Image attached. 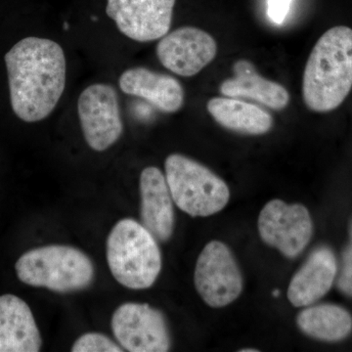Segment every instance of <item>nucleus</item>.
Masks as SVG:
<instances>
[{"instance_id": "obj_1", "label": "nucleus", "mask_w": 352, "mask_h": 352, "mask_svg": "<svg viewBox=\"0 0 352 352\" xmlns=\"http://www.w3.org/2000/svg\"><path fill=\"white\" fill-rule=\"evenodd\" d=\"M4 59L14 113L25 122L46 119L66 87L63 48L51 39L31 36L16 43Z\"/></svg>"}, {"instance_id": "obj_2", "label": "nucleus", "mask_w": 352, "mask_h": 352, "mask_svg": "<svg viewBox=\"0 0 352 352\" xmlns=\"http://www.w3.org/2000/svg\"><path fill=\"white\" fill-rule=\"evenodd\" d=\"M352 88V30H328L310 53L302 80V97L309 110L327 113L346 100Z\"/></svg>"}, {"instance_id": "obj_3", "label": "nucleus", "mask_w": 352, "mask_h": 352, "mask_svg": "<svg viewBox=\"0 0 352 352\" xmlns=\"http://www.w3.org/2000/svg\"><path fill=\"white\" fill-rule=\"evenodd\" d=\"M107 261L111 273L126 288L152 287L162 270L157 241L136 220H120L107 239Z\"/></svg>"}, {"instance_id": "obj_4", "label": "nucleus", "mask_w": 352, "mask_h": 352, "mask_svg": "<svg viewBox=\"0 0 352 352\" xmlns=\"http://www.w3.org/2000/svg\"><path fill=\"white\" fill-rule=\"evenodd\" d=\"M21 282L57 293L88 288L94 282V263L87 254L64 245H50L25 252L15 264Z\"/></svg>"}, {"instance_id": "obj_5", "label": "nucleus", "mask_w": 352, "mask_h": 352, "mask_svg": "<svg viewBox=\"0 0 352 352\" xmlns=\"http://www.w3.org/2000/svg\"><path fill=\"white\" fill-rule=\"evenodd\" d=\"M166 182L173 201L191 217H210L223 210L230 198L228 186L207 166L180 154L166 157Z\"/></svg>"}, {"instance_id": "obj_6", "label": "nucleus", "mask_w": 352, "mask_h": 352, "mask_svg": "<svg viewBox=\"0 0 352 352\" xmlns=\"http://www.w3.org/2000/svg\"><path fill=\"white\" fill-rule=\"evenodd\" d=\"M194 283L208 307H224L239 298L243 278L232 252L219 241L208 243L197 261Z\"/></svg>"}, {"instance_id": "obj_7", "label": "nucleus", "mask_w": 352, "mask_h": 352, "mask_svg": "<svg viewBox=\"0 0 352 352\" xmlns=\"http://www.w3.org/2000/svg\"><path fill=\"white\" fill-rule=\"evenodd\" d=\"M113 336L122 349L131 352H164L170 337L164 314L147 303L126 302L112 316Z\"/></svg>"}, {"instance_id": "obj_8", "label": "nucleus", "mask_w": 352, "mask_h": 352, "mask_svg": "<svg viewBox=\"0 0 352 352\" xmlns=\"http://www.w3.org/2000/svg\"><path fill=\"white\" fill-rule=\"evenodd\" d=\"M78 113L83 136L94 151H105L122 136L124 124L112 85L95 83L85 88L78 97Z\"/></svg>"}, {"instance_id": "obj_9", "label": "nucleus", "mask_w": 352, "mask_h": 352, "mask_svg": "<svg viewBox=\"0 0 352 352\" xmlns=\"http://www.w3.org/2000/svg\"><path fill=\"white\" fill-rule=\"evenodd\" d=\"M258 226L263 242L289 258L305 249L314 232L311 217L305 206L288 205L278 199L264 206Z\"/></svg>"}, {"instance_id": "obj_10", "label": "nucleus", "mask_w": 352, "mask_h": 352, "mask_svg": "<svg viewBox=\"0 0 352 352\" xmlns=\"http://www.w3.org/2000/svg\"><path fill=\"white\" fill-rule=\"evenodd\" d=\"M176 0H107L106 13L122 34L147 43L170 32Z\"/></svg>"}, {"instance_id": "obj_11", "label": "nucleus", "mask_w": 352, "mask_h": 352, "mask_svg": "<svg viewBox=\"0 0 352 352\" xmlns=\"http://www.w3.org/2000/svg\"><path fill=\"white\" fill-rule=\"evenodd\" d=\"M217 44L207 32L182 27L166 34L157 45L162 65L176 75L193 76L217 56Z\"/></svg>"}, {"instance_id": "obj_12", "label": "nucleus", "mask_w": 352, "mask_h": 352, "mask_svg": "<svg viewBox=\"0 0 352 352\" xmlns=\"http://www.w3.org/2000/svg\"><path fill=\"white\" fill-rule=\"evenodd\" d=\"M141 224L160 242L173 236L175 228L173 199L166 175L156 166H148L140 175Z\"/></svg>"}, {"instance_id": "obj_13", "label": "nucleus", "mask_w": 352, "mask_h": 352, "mask_svg": "<svg viewBox=\"0 0 352 352\" xmlns=\"http://www.w3.org/2000/svg\"><path fill=\"white\" fill-rule=\"evenodd\" d=\"M43 339L31 308L22 298L0 296V352H38Z\"/></svg>"}, {"instance_id": "obj_14", "label": "nucleus", "mask_w": 352, "mask_h": 352, "mask_svg": "<svg viewBox=\"0 0 352 352\" xmlns=\"http://www.w3.org/2000/svg\"><path fill=\"white\" fill-rule=\"evenodd\" d=\"M337 273L333 252L325 247L315 250L289 283V302L296 307L314 305L332 288Z\"/></svg>"}, {"instance_id": "obj_15", "label": "nucleus", "mask_w": 352, "mask_h": 352, "mask_svg": "<svg viewBox=\"0 0 352 352\" xmlns=\"http://www.w3.org/2000/svg\"><path fill=\"white\" fill-rule=\"evenodd\" d=\"M119 85L124 94L145 99L162 112H177L184 102V90L177 80L143 67L124 71Z\"/></svg>"}, {"instance_id": "obj_16", "label": "nucleus", "mask_w": 352, "mask_h": 352, "mask_svg": "<svg viewBox=\"0 0 352 352\" xmlns=\"http://www.w3.org/2000/svg\"><path fill=\"white\" fill-rule=\"evenodd\" d=\"M233 69V78L220 85V94L224 96L252 99L273 110H283L288 106L289 94L286 88L259 75L251 62L239 60Z\"/></svg>"}, {"instance_id": "obj_17", "label": "nucleus", "mask_w": 352, "mask_h": 352, "mask_svg": "<svg viewBox=\"0 0 352 352\" xmlns=\"http://www.w3.org/2000/svg\"><path fill=\"white\" fill-rule=\"evenodd\" d=\"M208 113L229 131L261 135L272 129L273 118L263 108L233 97H215L208 102Z\"/></svg>"}, {"instance_id": "obj_18", "label": "nucleus", "mask_w": 352, "mask_h": 352, "mask_svg": "<svg viewBox=\"0 0 352 352\" xmlns=\"http://www.w3.org/2000/svg\"><path fill=\"white\" fill-rule=\"evenodd\" d=\"M298 328L314 339L339 342L346 339L352 330L351 315L336 305L307 307L296 318Z\"/></svg>"}, {"instance_id": "obj_19", "label": "nucleus", "mask_w": 352, "mask_h": 352, "mask_svg": "<svg viewBox=\"0 0 352 352\" xmlns=\"http://www.w3.org/2000/svg\"><path fill=\"white\" fill-rule=\"evenodd\" d=\"M73 352H122L124 349L107 336L99 333H87L78 338L72 347Z\"/></svg>"}, {"instance_id": "obj_20", "label": "nucleus", "mask_w": 352, "mask_h": 352, "mask_svg": "<svg viewBox=\"0 0 352 352\" xmlns=\"http://www.w3.org/2000/svg\"><path fill=\"white\" fill-rule=\"evenodd\" d=\"M338 286L344 295L352 296V226L351 243L342 256V268L338 280Z\"/></svg>"}, {"instance_id": "obj_21", "label": "nucleus", "mask_w": 352, "mask_h": 352, "mask_svg": "<svg viewBox=\"0 0 352 352\" xmlns=\"http://www.w3.org/2000/svg\"><path fill=\"white\" fill-rule=\"evenodd\" d=\"M293 0H268L267 15L271 22L282 25L288 16Z\"/></svg>"}, {"instance_id": "obj_22", "label": "nucleus", "mask_w": 352, "mask_h": 352, "mask_svg": "<svg viewBox=\"0 0 352 352\" xmlns=\"http://www.w3.org/2000/svg\"><path fill=\"white\" fill-rule=\"evenodd\" d=\"M241 352H258V349H242V351H240Z\"/></svg>"}, {"instance_id": "obj_23", "label": "nucleus", "mask_w": 352, "mask_h": 352, "mask_svg": "<svg viewBox=\"0 0 352 352\" xmlns=\"http://www.w3.org/2000/svg\"><path fill=\"white\" fill-rule=\"evenodd\" d=\"M279 295V292L275 291L274 293H273V296H278Z\"/></svg>"}]
</instances>
